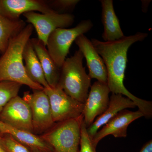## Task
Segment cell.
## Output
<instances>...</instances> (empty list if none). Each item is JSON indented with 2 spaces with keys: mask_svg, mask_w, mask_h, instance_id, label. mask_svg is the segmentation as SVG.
<instances>
[{
  "mask_svg": "<svg viewBox=\"0 0 152 152\" xmlns=\"http://www.w3.org/2000/svg\"><path fill=\"white\" fill-rule=\"evenodd\" d=\"M25 71L33 82L41 85L44 88L49 86L37 56L34 50L31 39L25 46L23 52Z\"/></svg>",
  "mask_w": 152,
  "mask_h": 152,
  "instance_id": "18",
  "label": "cell"
},
{
  "mask_svg": "<svg viewBox=\"0 0 152 152\" xmlns=\"http://www.w3.org/2000/svg\"><path fill=\"white\" fill-rule=\"evenodd\" d=\"M1 53V52H0V53Z\"/></svg>",
  "mask_w": 152,
  "mask_h": 152,
  "instance_id": "27",
  "label": "cell"
},
{
  "mask_svg": "<svg viewBox=\"0 0 152 152\" xmlns=\"http://www.w3.org/2000/svg\"><path fill=\"white\" fill-rule=\"evenodd\" d=\"M51 151H44L42 152H50Z\"/></svg>",
  "mask_w": 152,
  "mask_h": 152,
  "instance_id": "26",
  "label": "cell"
},
{
  "mask_svg": "<svg viewBox=\"0 0 152 152\" xmlns=\"http://www.w3.org/2000/svg\"><path fill=\"white\" fill-rule=\"evenodd\" d=\"M143 116V114L139 110L132 111L125 109L119 112L95 134L91 139L93 145L96 148L99 142L108 135L114 136L115 138L126 137L129 125Z\"/></svg>",
  "mask_w": 152,
  "mask_h": 152,
  "instance_id": "11",
  "label": "cell"
},
{
  "mask_svg": "<svg viewBox=\"0 0 152 152\" xmlns=\"http://www.w3.org/2000/svg\"><path fill=\"white\" fill-rule=\"evenodd\" d=\"M148 36L147 33L138 32L113 42H104L95 39H92L91 42L106 66L107 85L110 92L129 98L135 103L144 117L150 118L152 117L151 101L137 97L131 94L124 85L128 50L133 44L144 40Z\"/></svg>",
  "mask_w": 152,
  "mask_h": 152,
  "instance_id": "1",
  "label": "cell"
},
{
  "mask_svg": "<svg viewBox=\"0 0 152 152\" xmlns=\"http://www.w3.org/2000/svg\"><path fill=\"white\" fill-rule=\"evenodd\" d=\"M34 27L26 25L18 34L11 39L5 51L0 57V82H14L29 87L33 91L43 90L28 77L24 65L23 52L31 39Z\"/></svg>",
  "mask_w": 152,
  "mask_h": 152,
  "instance_id": "2",
  "label": "cell"
},
{
  "mask_svg": "<svg viewBox=\"0 0 152 152\" xmlns=\"http://www.w3.org/2000/svg\"><path fill=\"white\" fill-rule=\"evenodd\" d=\"M49 7L55 12L59 14H66L65 12L72 10L79 0H52L46 1Z\"/></svg>",
  "mask_w": 152,
  "mask_h": 152,
  "instance_id": "22",
  "label": "cell"
},
{
  "mask_svg": "<svg viewBox=\"0 0 152 152\" xmlns=\"http://www.w3.org/2000/svg\"><path fill=\"white\" fill-rule=\"evenodd\" d=\"M110 93L107 84L97 81L92 86L84 103L83 116L87 128L92 124L95 119L104 112L110 102Z\"/></svg>",
  "mask_w": 152,
  "mask_h": 152,
  "instance_id": "10",
  "label": "cell"
},
{
  "mask_svg": "<svg viewBox=\"0 0 152 152\" xmlns=\"http://www.w3.org/2000/svg\"><path fill=\"white\" fill-rule=\"evenodd\" d=\"M0 152H7L1 141H0Z\"/></svg>",
  "mask_w": 152,
  "mask_h": 152,
  "instance_id": "25",
  "label": "cell"
},
{
  "mask_svg": "<svg viewBox=\"0 0 152 152\" xmlns=\"http://www.w3.org/2000/svg\"><path fill=\"white\" fill-rule=\"evenodd\" d=\"M23 15L35 29L38 39L46 46L49 36L54 30L69 27L75 21V16L72 14H59L55 12L48 14L29 12Z\"/></svg>",
  "mask_w": 152,
  "mask_h": 152,
  "instance_id": "7",
  "label": "cell"
},
{
  "mask_svg": "<svg viewBox=\"0 0 152 152\" xmlns=\"http://www.w3.org/2000/svg\"><path fill=\"white\" fill-rule=\"evenodd\" d=\"M87 62L88 74L91 79L107 84V69L103 60L94 47L91 42L84 34L79 36L75 41Z\"/></svg>",
  "mask_w": 152,
  "mask_h": 152,
  "instance_id": "12",
  "label": "cell"
},
{
  "mask_svg": "<svg viewBox=\"0 0 152 152\" xmlns=\"http://www.w3.org/2000/svg\"><path fill=\"white\" fill-rule=\"evenodd\" d=\"M8 134L36 152L51 151L52 148L39 136L14 127L0 120V135Z\"/></svg>",
  "mask_w": 152,
  "mask_h": 152,
  "instance_id": "16",
  "label": "cell"
},
{
  "mask_svg": "<svg viewBox=\"0 0 152 152\" xmlns=\"http://www.w3.org/2000/svg\"><path fill=\"white\" fill-rule=\"evenodd\" d=\"M0 141L7 152H31L27 147L10 135H0Z\"/></svg>",
  "mask_w": 152,
  "mask_h": 152,
  "instance_id": "21",
  "label": "cell"
},
{
  "mask_svg": "<svg viewBox=\"0 0 152 152\" xmlns=\"http://www.w3.org/2000/svg\"><path fill=\"white\" fill-rule=\"evenodd\" d=\"M0 120L14 127L34 133L30 106L18 95L4 107L0 113Z\"/></svg>",
  "mask_w": 152,
  "mask_h": 152,
  "instance_id": "9",
  "label": "cell"
},
{
  "mask_svg": "<svg viewBox=\"0 0 152 152\" xmlns=\"http://www.w3.org/2000/svg\"><path fill=\"white\" fill-rule=\"evenodd\" d=\"M136 104L132 100L120 94H112L107 107L102 115L97 117L91 125L87 128L91 139L100 129L113 118L119 112L128 108H135Z\"/></svg>",
  "mask_w": 152,
  "mask_h": 152,
  "instance_id": "14",
  "label": "cell"
},
{
  "mask_svg": "<svg viewBox=\"0 0 152 152\" xmlns=\"http://www.w3.org/2000/svg\"><path fill=\"white\" fill-rule=\"evenodd\" d=\"M102 22L104 32L102 37L104 42L118 40L125 36L120 26L119 20L115 12L112 0H101Z\"/></svg>",
  "mask_w": 152,
  "mask_h": 152,
  "instance_id": "15",
  "label": "cell"
},
{
  "mask_svg": "<svg viewBox=\"0 0 152 152\" xmlns=\"http://www.w3.org/2000/svg\"><path fill=\"white\" fill-rule=\"evenodd\" d=\"M31 41L49 86L56 87L59 80L61 68L54 61L43 42L38 38H31Z\"/></svg>",
  "mask_w": 152,
  "mask_h": 152,
  "instance_id": "17",
  "label": "cell"
},
{
  "mask_svg": "<svg viewBox=\"0 0 152 152\" xmlns=\"http://www.w3.org/2000/svg\"><path fill=\"white\" fill-rule=\"evenodd\" d=\"M78 152H96V147L93 145L91 139L87 132V128L84 122H82L81 139Z\"/></svg>",
  "mask_w": 152,
  "mask_h": 152,
  "instance_id": "23",
  "label": "cell"
},
{
  "mask_svg": "<svg viewBox=\"0 0 152 152\" xmlns=\"http://www.w3.org/2000/svg\"><path fill=\"white\" fill-rule=\"evenodd\" d=\"M49 98L52 117L55 123L83 115L84 104L71 97L57 86L44 88Z\"/></svg>",
  "mask_w": 152,
  "mask_h": 152,
  "instance_id": "6",
  "label": "cell"
},
{
  "mask_svg": "<svg viewBox=\"0 0 152 152\" xmlns=\"http://www.w3.org/2000/svg\"><path fill=\"white\" fill-rule=\"evenodd\" d=\"M44 90L33 91L32 94L25 92L23 97L30 106L34 133L36 135L44 134L55 124L49 98Z\"/></svg>",
  "mask_w": 152,
  "mask_h": 152,
  "instance_id": "8",
  "label": "cell"
},
{
  "mask_svg": "<svg viewBox=\"0 0 152 152\" xmlns=\"http://www.w3.org/2000/svg\"><path fill=\"white\" fill-rule=\"evenodd\" d=\"M93 27L92 22L88 19L82 21L74 28H57L50 34L47 41V49L58 67H61L76 39L88 32Z\"/></svg>",
  "mask_w": 152,
  "mask_h": 152,
  "instance_id": "5",
  "label": "cell"
},
{
  "mask_svg": "<svg viewBox=\"0 0 152 152\" xmlns=\"http://www.w3.org/2000/svg\"><path fill=\"white\" fill-rule=\"evenodd\" d=\"M139 152H152V140L146 143Z\"/></svg>",
  "mask_w": 152,
  "mask_h": 152,
  "instance_id": "24",
  "label": "cell"
},
{
  "mask_svg": "<svg viewBox=\"0 0 152 152\" xmlns=\"http://www.w3.org/2000/svg\"><path fill=\"white\" fill-rule=\"evenodd\" d=\"M22 86L14 82H0V113L8 103L18 96Z\"/></svg>",
  "mask_w": 152,
  "mask_h": 152,
  "instance_id": "20",
  "label": "cell"
},
{
  "mask_svg": "<svg viewBox=\"0 0 152 152\" xmlns=\"http://www.w3.org/2000/svg\"><path fill=\"white\" fill-rule=\"evenodd\" d=\"M84 57L80 51L66 58L61 68L58 86L76 100L84 104L91 87V79L83 65Z\"/></svg>",
  "mask_w": 152,
  "mask_h": 152,
  "instance_id": "3",
  "label": "cell"
},
{
  "mask_svg": "<svg viewBox=\"0 0 152 152\" xmlns=\"http://www.w3.org/2000/svg\"><path fill=\"white\" fill-rule=\"evenodd\" d=\"M31 12L48 14L55 11L49 7L46 1L0 0V12L8 18L19 20L21 15Z\"/></svg>",
  "mask_w": 152,
  "mask_h": 152,
  "instance_id": "13",
  "label": "cell"
},
{
  "mask_svg": "<svg viewBox=\"0 0 152 152\" xmlns=\"http://www.w3.org/2000/svg\"><path fill=\"white\" fill-rule=\"evenodd\" d=\"M83 116L55 123L40 137L55 152H78Z\"/></svg>",
  "mask_w": 152,
  "mask_h": 152,
  "instance_id": "4",
  "label": "cell"
},
{
  "mask_svg": "<svg viewBox=\"0 0 152 152\" xmlns=\"http://www.w3.org/2000/svg\"><path fill=\"white\" fill-rule=\"evenodd\" d=\"M26 26L23 20H12L5 16L0 12V52L5 50L12 38L18 34Z\"/></svg>",
  "mask_w": 152,
  "mask_h": 152,
  "instance_id": "19",
  "label": "cell"
}]
</instances>
